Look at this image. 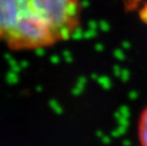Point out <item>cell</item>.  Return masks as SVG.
Returning a JSON list of instances; mask_svg holds the SVG:
<instances>
[{"label":"cell","mask_w":147,"mask_h":146,"mask_svg":"<svg viewBox=\"0 0 147 146\" xmlns=\"http://www.w3.org/2000/svg\"><path fill=\"white\" fill-rule=\"evenodd\" d=\"M80 0H0V43L14 51L51 47L80 24Z\"/></svg>","instance_id":"obj_1"},{"label":"cell","mask_w":147,"mask_h":146,"mask_svg":"<svg viewBox=\"0 0 147 146\" xmlns=\"http://www.w3.org/2000/svg\"><path fill=\"white\" fill-rule=\"evenodd\" d=\"M138 140L140 146H147V106L138 120Z\"/></svg>","instance_id":"obj_2"}]
</instances>
